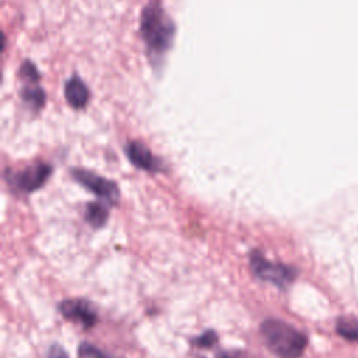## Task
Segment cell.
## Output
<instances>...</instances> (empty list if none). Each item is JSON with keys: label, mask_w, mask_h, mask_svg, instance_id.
Here are the masks:
<instances>
[{"label": "cell", "mask_w": 358, "mask_h": 358, "mask_svg": "<svg viewBox=\"0 0 358 358\" xmlns=\"http://www.w3.org/2000/svg\"><path fill=\"white\" fill-rule=\"evenodd\" d=\"M140 29L151 56L161 57L168 52L175 36V25L157 0L144 7Z\"/></svg>", "instance_id": "cell-1"}, {"label": "cell", "mask_w": 358, "mask_h": 358, "mask_svg": "<svg viewBox=\"0 0 358 358\" xmlns=\"http://www.w3.org/2000/svg\"><path fill=\"white\" fill-rule=\"evenodd\" d=\"M260 334L278 358H299L308 345L306 336L281 319H266L260 324Z\"/></svg>", "instance_id": "cell-2"}, {"label": "cell", "mask_w": 358, "mask_h": 358, "mask_svg": "<svg viewBox=\"0 0 358 358\" xmlns=\"http://www.w3.org/2000/svg\"><path fill=\"white\" fill-rule=\"evenodd\" d=\"M249 263L252 273L259 280L271 282L278 288H287L296 277V271L291 266L267 260L259 250L249 255Z\"/></svg>", "instance_id": "cell-3"}, {"label": "cell", "mask_w": 358, "mask_h": 358, "mask_svg": "<svg viewBox=\"0 0 358 358\" xmlns=\"http://www.w3.org/2000/svg\"><path fill=\"white\" fill-rule=\"evenodd\" d=\"M53 168L49 164L39 162L29 165L18 172L6 171V179L10 187H14L22 193H32L42 187L49 179Z\"/></svg>", "instance_id": "cell-4"}, {"label": "cell", "mask_w": 358, "mask_h": 358, "mask_svg": "<svg viewBox=\"0 0 358 358\" xmlns=\"http://www.w3.org/2000/svg\"><path fill=\"white\" fill-rule=\"evenodd\" d=\"M71 176L76 182L84 186L91 193L96 194L101 199L108 200L109 203H117L120 190L113 180H109L101 175H96L92 171L83 169V168H73Z\"/></svg>", "instance_id": "cell-5"}, {"label": "cell", "mask_w": 358, "mask_h": 358, "mask_svg": "<svg viewBox=\"0 0 358 358\" xmlns=\"http://www.w3.org/2000/svg\"><path fill=\"white\" fill-rule=\"evenodd\" d=\"M59 310L63 317L80 323L84 329H91L98 320L96 310L85 299H66L60 302Z\"/></svg>", "instance_id": "cell-6"}, {"label": "cell", "mask_w": 358, "mask_h": 358, "mask_svg": "<svg viewBox=\"0 0 358 358\" xmlns=\"http://www.w3.org/2000/svg\"><path fill=\"white\" fill-rule=\"evenodd\" d=\"M126 154L130 162L140 169L148 172H157L159 169L158 159L152 155L150 148L140 141H130L126 145Z\"/></svg>", "instance_id": "cell-7"}, {"label": "cell", "mask_w": 358, "mask_h": 358, "mask_svg": "<svg viewBox=\"0 0 358 358\" xmlns=\"http://www.w3.org/2000/svg\"><path fill=\"white\" fill-rule=\"evenodd\" d=\"M64 96L71 108L81 109L87 105L90 92H88L87 85L78 77H73L66 83Z\"/></svg>", "instance_id": "cell-8"}, {"label": "cell", "mask_w": 358, "mask_h": 358, "mask_svg": "<svg viewBox=\"0 0 358 358\" xmlns=\"http://www.w3.org/2000/svg\"><path fill=\"white\" fill-rule=\"evenodd\" d=\"M84 217H85V221L92 228H101L106 224V221L109 218V210L103 204L94 201V203L87 204Z\"/></svg>", "instance_id": "cell-9"}, {"label": "cell", "mask_w": 358, "mask_h": 358, "mask_svg": "<svg viewBox=\"0 0 358 358\" xmlns=\"http://www.w3.org/2000/svg\"><path fill=\"white\" fill-rule=\"evenodd\" d=\"M21 95L24 102L34 109H41L45 103V92L35 83H31V85L24 87Z\"/></svg>", "instance_id": "cell-10"}, {"label": "cell", "mask_w": 358, "mask_h": 358, "mask_svg": "<svg viewBox=\"0 0 358 358\" xmlns=\"http://www.w3.org/2000/svg\"><path fill=\"white\" fill-rule=\"evenodd\" d=\"M337 333L350 341L358 343V320L351 317H340L336 323Z\"/></svg>", "instance_id": "cell-11"}, {"label": "cell", "mask_w": 358, "mask_h": 358, "mask_svg": "<svg viewBox=\"0 0 358 358\" xmlns=\"http://www.w3.org/2000/svg\"><path fill=\"white\" fill-rule=\"evenodd\" d=\"M78 357L80 358H115V357L105 354V351L99 350L98 347H95L90 343H81L78 345Z\"/></svg>", "instance_id": "cell-12"}, {"label": "cell", "mask_w": 358, "mask_h": 358, "mask_svg": "<svg viewBox=\"0 0 358 358\" xmlns=\"http://www.w3.org/2000/svg\"><path fill=\"white\" fill-rule=\"evenodd\" d=\"M218 341V336L214 330H207L203 334H200L199 337H196L194 340H192V344L200 348H207L214 345Z\"/></svg>", "instance_id": "cell-13"}, {"label": "cell", "mask_w": 358, "mask_h": 358, "mask_svg": "<svg viewBox=\"0 0 358 358\" xmlns=\"http://www.w3.org/2000/svg\"><path fill=\"white\" fill-rule=\"evenodd\" d=\"M21 74H22V77H24L27 81H29V83H36L38 78H39V74H38L35 66H34L32 63H29V62H25V63L21 66Z\"/></svg>", "instance_id": "cell-14"}, {"label": "cell", "mask_w": 358, "mask_h": 358, "mask_svg": "<svg viewBox=\"0 0 358 358\" xmlns=\"http://www.w3.org/2000/svg\"><path fill=\"white\" fill-rule=\"evenodd\" d=\"M46 358H69L66 350L59 345V344H52L49 348H48V352H46Z\"/></svg>", "instance_id": "cell-15"}, {"label": "cell", "mask_w": 358, "mask_h": 358, "mask_svg": "<svg viewBox=\"0 0 358 358\" xmlns=\"http://www.w3.org/2000/svg\"><path fill=\"white\" fill-rule=\"evenodd\" d=\"M217 358H243V354L239 351H221Z\"/></svg>", "instance_id": "cell-16"}]
</instances>
